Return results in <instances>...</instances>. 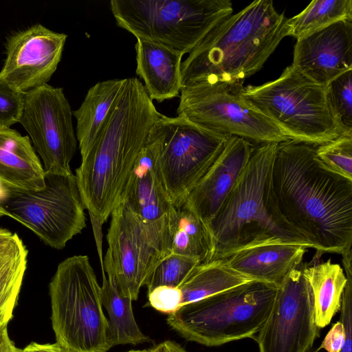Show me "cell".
Wrapping results in <instances>:
<instances>
[{
  "label": "cell",
  "mask_w": 352,
  "mask_h": 352,
  "mask_svg": "<svg viewBox=\"0 0 352 352\" xmlns=\"http://www.w3.org/2000/svg\"><path fill=\"white\" fill-rule=\"evenodd\" d=\"M56 343L70 352H106L111 347L101 287L87 256L60 262L50 283Z\"/></svg>",
  "instance_id": "obj_7"
},
{
  "label": "cell",
  "mask_w": 352,
  "mask_h": 352,
  "mask_svg": "<svg viewBox=\"0 0 352 352\" xmlns=\"http://www.w3.org/2000/svg\"><path fill=\"white\" fill-rule=\"evenodd\" d=\"M72 116L63 88L45 84L24 94L19 123L41 157L45 173H72L70 162L77 148Z\"/></svg>",
  "instance_id": "obj_13"
},
{
  "label": "cell",
  "mask_w": 352,
  "mask_h": 352,
  "mask_svg": "<svg viewBox=\"0 0 352 352\" xmlns=\"http://www.w3.org/2000/svg\"><path fill=\"white\" fill-rule=\"evenodd\" d=\"M289 36L288 18L272 0H256L220 20L181 64V89L243 84Z\"/></svg>",
  "instance_id": "obj_3"
},
{
  "label": "cell",
  "mask_w": 352,
  "mask_h": 352,
  "mask_svg": "<svg viewBox=\"0 0 352 352\" xmlns=\"http://www.w3.org/2000/svg\"><path fill=\"white\" fill-rule=\"evenodd\" d=\"M341 20H352L351 0H315L288 19L289 36L296 40Z\"/></svg>",
  "instance_id": "obj_27"
},
{
  "label": "cell",
  "mask_w": 352,
  "mask_h": 352,
  "mask_svg": "<svg viewBox=\"0 0 352 352\" xmlns=\"http://www.w3.org/2000/svg\"><path fill=\"white\" fill-rule=\"evenodd\" d=\"M326 89L336 118L346 133H352V69L333 79Z\"/></svg>",
  "instance_id": "obj_29"
},
{
  "label": "cell",
  "mask_w": 352,
  "mask_h": 352,
  "mask_svg": "<svg viewBox=\"0 0 352 352\" xmlns=\"http://www.w3.org/2000/svg\"><path fill=\"white\" fill-rule=\"evenodd\" d=\"M254 148L247 140L228 137L219 155L187 195L184 202L206 226L238 181Z\"/></svg>",
  "instance_id": "obj_17"
},
{
  "label": "cell",
  "mask_w": 352,
  "mask_h": 352,
  "mask_svg": "<svg viewBox=\"0 0 352 352\" xmlns=\"http://www.w3.org/2000/svg\"><path fill=\"white\" fill-rule=\"evenodd\" d=\"M148 352H188L182 347L177 343L170 341H164L152 349L148 350Z\"/></svg>",
  "instance_id": "obj_39"
},
{
  "label": "cell",
  "mask_w": 352,
  "mask_h": 352,
  "mask_svg": "<svg viewBox=\"0 0 352 352\" xmlns=\"http://www.w3.org/2000/svg\"><path fill=\"white\" fill-rule=\"evenodd\" d=\"M23 352H70L58 343L38 344L32 342L23 349Z\"/></svg>",
  "instance_id": "obj_37"
},
{
  "label": "cell",
  "mask_w": 352,
  "mask_h": 352,
  "mask_svg": "<svg viewBox=\"0 0 352 352\" xmlns=\"http://www.w3.org/2000/svg\"><path fill=\"white\" fill-rule=\"evenodd\" d=\"M8 216L7 212L5 211V210L0 206V217L3 216Z\"/></svg>",
  "instance_id": "obj_40"
},
{
  "label": "cell",
  "mask_w": 352,
  "mask_h": 352,
  "mask_svg": "<svg viewBox=\"0 0 352 352\" xmlns=\"http://www.w3.org/2000/svg\"><path fill=\"white\" fill-rule=\"evenodd\" d=\"M167 246L175 254L206 263L210 252L206 226L184 202L173 206L166 215Z\"/></svg>",
  "instance_id": "obj_23"
},
{
  "label": "cell",
  "mask_w": 352,
  "mask_h": 352,
  "mask_svg": "<svg viewBox=\"0 0 352 352\" xmlns=\"http://www.w3.org/2000/svg\"><path fill=\"white\" fill-rule=\"evenodd\" d=\"M110 8L117 25L136 38L183 55L233 12L229 0H111Z\"/></svg>",
  "instance_id": "obj_8"
},
{
  "label": "cell",
  "mask_w": 352,
  "mask_h": 352,
  "mask_svg": "<svg viewBox=\"0 0 352 352\" xmlns=\"http://www.w3.org/2000/svg\"><path fill=\"white\" fill-rule=\"evenodd\" d=\"M162 116L135 77L127 78L76 177L90 215L104 223L120 202L135 161Z\"/></svg>",
  "instance_id": "obj_2"
},
{
  "label": "cell",
  "mask_w": 352,
  "mask_h": 352,
  "mask_svg": "<svg viewBox=\"0 0 352 352\" xmlns=\"http://www.w3.org/2000/svg\"><path fill=\"white\" fill-rule=\"evenodd\" d=\"M351 256L342 258L347 282L343 292L341 302L340 322L345 331V341L340 352H352V267Z\"/></svg>",
  "instance_id": "obj_34"
},
{
  "label": "cell",
  "mask_w": 352,
  "mask_h": 352,
  "mask_svg": "<svg viewBox=\"0 0 352 352\" xmlns=\"http://www.w3.org/2000/svg\"><path fill=\"white\" fill-rule=\"evenodd\" d=\"M158 155L159 144L148 135L120 199L140 218L150 222L165 217L173 206L164 185Z\"/></svg>",
  "instance_id": "obj_18"
},
{
  "label": "cell",
  "mask_w": 352,
  "mask_h": 352,
  "mask_svg": "<svg viewBox=\"0 0 352 352\" xmlns=\"http://www.w3.org/2000/svg\"><path fill=\"white\" fill-rule=\"evenodd\" d=\"M345 341V331L340 321L335 323L324 338L318 351L324 349L327 352H340Z\"/></svg>",
  "instance_id": "obj_36"
},
{
  "label": "cell",
  "mask_w": 352,
  "mask_h": 352,
  "mask_svg": "<svg viewBox=\"0 0 352 352\" xmlns=\"http://www.w3.org/2000/svg\"><path fill=\"white\" fill-rule=\"evenodd\" d=\"M0 184L38 190L45 186V170L28 135L0 126Z\"/></svg>",
  "instance_id": "obj_21"
},
{
  "label": "cell",
  "mask_w": 352,
  "mask_h": 352,
  "mask_svg": "<svg viewBox=\"0 0 352 352\" xmlns=\"http://www.w3.org/2000/svg\"><path fill=\"white\" fill-rule=\"evenodd\" d=\"M24 104V94L0 75V126L10 127L19 122Z\"/></svg>",
  "instance_id": "obj_32"
},
{
  "label": "cell",
  "mask_w": 352,
  "mask_h": 352,
  "mask_svg": "<svg viewBox=\"0 0 352 352\" xmlns=\"http://www.w3.org/2000/svg\"><path fill=\"white\" fill-rule=\"evenodd\" d=\"M28 259L0 271V326L12 318L27 269Z\"/></svg>",
  "instance_id": "obj_31"
},
{
  "label": "cell",
  "mask_w": 352,
  "mask_h": 352,
  "mask_svg": "<svg viewBox=\"0 0 352 352\" xmlns=\"http://www.w3.org/2000/svg\"><path fill=\"white\" fill-rule=\"evenodd\" d=\"M200 263L197 260L179 254L171 253L166 255L149 275L145 285L148 292L159 286L179 287Z\"/></svg>",
  "instance_id": "obj_28"
},
{
  "label": "cell",
  "mask_w": 352,
  "mask_h": 352,
  "mask_svg": "<svg viewBox=\"0 0 352 352\" xmlns=\"http://www.w3.org/2000/svg\"><path fill=\"white\" fill-rule=\"evenodd\" d=\"M8 324L0 326V352H23L15 346L8 333Z\"/></svg>",
  "instance_id": "obj_38"
},
{
  "label": "cell",
  "mask_w": 352,
  "mask_h": 352,
  "mask_svg": "<svg viewBox=\"0 0 352 352\" xmlns=\"http://www.w3.org/2000/svg\"><path fill=\"white\" fill-rule=\"evenodd\" d=\"M277 287L252 280L182 305L167 323L185 339L208 346L253 338L268 318Z\"/></svg>",
  "instance_id": "obj_5"
},
{
  "label": "cell",
  "mask_w": 352,
  "mask_h": 352,
  "mask_svg": "<svg viewBox=\"0 0 352 352\" xmlns=\"http://www.w3.org/2000/svg\"><path fill=\"white\" fill-rule=\"evenodd\" d=\"M302 272L311 290L316 324L323 328L340 309L347 282L344 269L329 259L303 264Z\"/></svg>",
  "instance_id": "obj_22"
},
{
  "label": "cell",
  "mask_w": 352,
  "mask_h": 352,
  "mask_svg": "<svg viewBox=\"0 0 352 352\" xmlns=\"http://www.w3.org/2000/svg\"><path fill=\"white\" fill-rule=\"evenodd\" d=\"M102 274V304L109 315L108 336L111 346L149 342V338L141 331L136 323L132 310V300L121 296L114 284L104 272Z\"/></svg>",
  "instance_id": "obj_26"
},
{
  "label": "cell",
  "mask_w": 352,
  "mask_h": 352,
  "mask_svg": "<svg viewBox=\"0 0 352 352\" xmlns=\"http://www.w3.org/2000/svg\"><path fill=\"white\" fill-rule=\"evenodd\" d=\"M0 206L46 245L62 250L86 227L85 205L76 177L45 173V186L25 190L0 184Z\"/></svg>",
  "instance_id": "obj_9"
},
{
  "label": "cell",
  "mask_w": 352,
  "mask_h": 352,
  "mask_svg": "<svg viewBox=\"0 0 352 352\" xmlns=\"http://www.w3.org/2000/svg\"><path fill=\"white\" fill-rule=\"evenodd\" d=\"M136 74L152 100L162 102L177 97L181 91V64L183 54L146 39L137 38Z\"/></svg>",
  "instance_id": "obj_20"
},
{
  "label": "cell",
  "mask_w": 352,
  "mask_h": 352,
  "mask_svg": "<svg viewBox=\"0 0 352 352\" xmlns=\"http://www.w3.org/2000/svg\"><path fill=\"white\" fill-rule=\"evenodd\" d=\"M67 37L40 23L10 35L0 75L23 94L47 84L61 60Z\"/></svg>",
  "instance_id": "obj_15"
},
{
  "label": "cell",
  "mask_w": 352,
  "mask_h": 352,
  "mask_svg": "<svg viewBox=\"0 0 352 352\" xmlns=\"http://www.w3.org/2000/svg\"><path fill=\"white\" fill-rule=\"evenodd\" d=\"M243 84L197 85L182 89L178 116L210 131L258 144L289 139L241 94Z\"/></svg>",
  "instance_id": "obj_11"
},
{
  "label": "cell",
  "mask_w": 352,
  "mask_h": 352,
  "mask_svg": "<svg viewBox=\"0 0 352 352\" xmlns=\"http://www.w3.org/2000/svg\"><path fill=\"white\" fill-rule=\"evenodd\" d=\"M252 280L224 266L219 261L197 265L179 287L182 305L196 302Z\"/></svg>",
  "instance_id": "obj_25"
},
{
  "label": "cell",
  "mask_w": 352,
  "mask_h": 352,
  "mask_svg": "<svg viewBox=\"0 0 352 352\" xmlns=\"http://www.w3.org/2000/svg\"><path fill=\"white\" fill-rule=\"evenodd\" d=\"M111 217L103 267L118 293L135 300L156 265L169 254L166 216L146 221L121 201Z\"/></svg>",
  "instance_id": "obj_10"
},
{
  "label": "cell",
  "mask_w": 352,
  "mask_h": 352,
  "mask_svg": "<svg viewBox=\"0 0 352 352\" xmlns=\"http://www.w3.org/2000/svg\"><path fill=\"white\" fill-rule=\"evenodd\" d=\"M148 297L151 307L168 315L182 306V294L179 287L159 286L148 292Z\"/></svg>",
  "instance_id": "obj_35"
},
{
  "label": "cell",
  "mask_w": 352,
  "mask_h": 352,
  "mask_svg": "<svg viewBox=\"0 0 352 352\" xmlns=\"http://www.w3.org/2000/svg\"><path fill=\"white\" fill-rule=\"evenodd\" d=\"M127 352H148V350H131Z\"/></svg>",
  "instance_id": "obj_41"
},
{
  "label": "cell",
  "mask_w": 352,
  "mask_h": 352,
  "mask_svg": "<svg viewBox=\"0 0 352 352\" xmlns=\"http://www.w3.org/2000/svg\"><path fill=\"white\" fill-rule=\"evenodd\" d=\"M318 349H314L313 347L308 352H318Z\"/></svg>",
  "instance_id": "obj_42"
},
{
  "label": "cell",
  "mask_w": 352,
  "mask_h": 352,
  "mask_svg": "<svg viewBox=\"0 0 352 352\" xmlns=\"http://www.w3.org/2000/svg\"><path fill=\"white\" fill-rule=\"evenodd\" d=\"M241 96L278 126L289 140L314 146L347 133L336 118L325 85L292 65L274 80L243 87Z\"/></svg>",
  "instance_id": "obj_6"
},
{
  "label": "cell",
  "mask_w": 352,
  "mask_h": 352,
  "mask_svg": "<svg viewBox=\"0 0 352 352\" xmlns=\"http://www.w3.org/2000/svg\"><path fill=\"white\" fill-rule=\"evenodd\" d=\"M304 246L273 243L235 252L219 261L224 266L252 280L278 286L293 269L302 263Z\"/></svg>",
  "instance_id": "obj_19"
},
{
  "label": "cell",
  "mask_w": 352,
  "mask_h": 352,
  "mask_svg": "<svg viewBox=\"0 0 352 352\" xmlns=\"http://www.w3.org/2000/svg\"><path fill=\"white\" fill-rule=\"evenodd\" d=\"M278 144L255 146L238 181L207 225L210 252L206 263L265 243L311 248L284 220L274 199L272 175Z\"/></svg>",
  "instance_id": "obj_4"
},
{
  "label": "cell",
  "mask_w": 352,
  "mask_h": 352,
  "mask_svg": "<svg viewBox=\"0 0 352 352\" xmlns=\"http://www.w3.org/2000/svg\"><path fill=\"white\" fill-rule=\"evenodd\" d=\"M316 154L327 169L352 180V134H343L317 146Z\"/></svg>",
  "instance_id": "obj_30"
},
{
  "label": "cell",
  "mask_w": 352,
  "mask_h": 352,
  "mask_svg": "<svg viewBox=\"0 0 352 352\" xmlns=\"http://www.w3.org/2000/svg\"><path fill=\"white\" fill-rule=\"evenodd\" d=\"M316 147L292 140L278 144L273 194L282 217L317 257L342 255L352 246V180L324 167Z\"/></svg>",
  "instance_id": "obj_1"
},
{
  "label": "cell",
  "mask_w": 352,
  "mask_h": 352,
  "mask_svg": "<svg viewBox=\"0 0 352 352\" xmlns=\"http://www.w3.org/2000/svg\"><path fill=\"white\" fill-rule=\"evenodd\" d=\"M149 135L159 144L160 170L175 206L184 203L219 155L228 138L182 117L162 114L153 125Z\"/></svg>",
  "instance_id": "obj_12"
},
{
  "label": "cell",
  "mask_w": 352,
  "mask_h": 352,
  "mask_svg": "<svg viewBox=\"0 0 352 352\" xmlns=\"http://www.w3.org/2000/svg\"><path fill=\"white\" fill-rule=\"evenodd\" d=\"M28 250L16 233L0 228V271L28 259Z\"/></svg>",
  "instance_id": "obj_33"
},
{
  "label": "cell",
  "mask_w": 352,
  "mask_h": 352,
  "mask_svg": "<svg viewBox=\"0 0 352 352\" xmlns=\"http://www.w3.org/2000/svg\"><path fill=\"white\" fill-rule=\"evenodd\" d=\"M126 78L99 82L89 88L80 107L73 111L80 155H84L98 134Z\"/></svg>",
  "instance_id": "obj_24"
},
{
  "label": "cell",
  "mask_w": 352,
  "mask_h": 352,
  "mask_svg": "<svg viewBox=\"0 0 352 352\" xmlns=\"http://www.w3.org/2000/svg\"><path fill=\"white\" fill-rule=\"evenodd\" d=\"M292 65L325 86L352 69V20L337 21L296 40Z\"/></svg>",
  "instance_id": "obj_16"
},
{
  "label": "cell",
  "mask_w": 352,
  "mask_h": 352,
  "mask_svg": "<svg viewBox=\"0 0 352 352\" xmlns=\"http://www.w3.org/2000/svg\"><path fill=\"white\" fill-rule=\"evenodd\" d=\"M302 263L277 287L268 318L256 334L259 352H308L318 337L313 296Z\"/></svg>",
  "instance_id": "obj_14"
}]
</instances>
